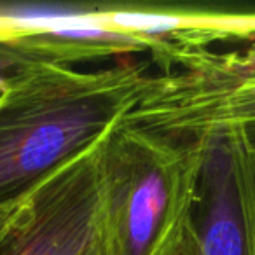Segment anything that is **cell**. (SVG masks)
Here are the masks:
<instances>
[{
    "label": "cell",
    "mask_w": 255,
    "mask_h": 255,
    "mask_svg": "<svg viewBox=\"0 0 255 255\" xmlns=\"http://www.w3.org/2000/svg\"><path fill=\"white\" fill-rule=\"evenodd\" d=\"M149 63L103 70L42 63L0 95V208L21 203L61 166L98 143L138 103Z\"/></svg>",
    "instance_id": "6da1fadb"
},
{
    "label": "cell",
    "mask_w": 255,
    "mask_h": 255,
    "mask_svg": "<svg viewBox=\"0 0 255 255\" xmlns=\"http://www.w3.org/2000/svg\"><path fill=\"white\" fill-rule=\"evenodd\" d=\"M201 143L175 142L121 121L100 142L102 220L107 255H152L192 213Z\"/></svg>",
    "instance_id": "7a4b0ae2"
},
{
    "label": "cell",
    "mask_w": 255,
    "mask_h": 255,
    "mask_svg": "<svg viewBox=\"0 0 255 255\" xmlns=\"http://www.w3.org/2000/svg\"><path fill=\"white\" fill-rule=\"evenodd\" d=\"M100 142L23 199L0 240V255L88 254L100 238L102 220Z\"/></svg>",
    "instance_id": "3957f363"
},
{
    "label": "cell",
    "mask_w": 255,
    "mask_h": 255,
    "mask_svg": "<svg viewBox=\"0 0 255 255\" xmlns=\"http://www.w3.org/2000/svg\"><path fill=\"white\" fill-rule=\"evenodd\" d=\"M192 142L203 152L192 208L199 255H255V152L245 129L213 128Z\"/></svg>",
    "instance_id": "277c9868"
},
{
    "label": "cell",
    "mask_w": 255,
    "mask_h": 255,
    "mask_svg": "<svg viewBox=\"0 0 255 255\" xmlns=\"http://www.w3.org/2000/svg\"><path fill=\"white\" fill-rule=\"evenodd\" d=\"M255 88V35L240 51L206 53L185 67L150 75L142 98L128 116H152Z\"/></svg>",
    "instance_id": "5b68a950"
},
{
    "label": "cell",
    "mask_w": 255,
    "mask_h": 255,
    "mask_svg": "<svg viewBox=\"0 0 255 255\" xmlns=\"http://www.w3.org/2000/svg\"><path fill=\"white\" fill-rule=\"evenodd\" d=\"M124 123L138 126L175 142L191 143L208 129L220 126H247L255 123V88L241 89L198 105L152 114L124 117Z\"/></svg>",
    "instance_id": "8992f818"
},
{
    "label": "cell",
    "mask_w": 255,
    "mask_h": 255,
    "mask_svg": "<svg viewBox=\"0 0 255 255\" xmlns=\"http://www.w3.org/2000/svg\"><path fill=\"white\" fill-rule=\"evenodd\" d=\"M42 63L51 61L32 39L0 37V86Z\"/></svg>",
    "instance_id": "52a82bcc"
},
{
    "label": "cell",
    "mask_w": 255,
    "mask_h": 255,
    "mask_svg": "<svg viewBox=\"0 0 255 255\" xmlns=\"http://www.w3.org/2000/svg\"><path fill=\"white\" fill-rule=\"evenodd\" d=\"M152 255H199L192 213L170 231V234L161 241Z\"/></svg>",
    "instance_id": "ba28073f"
},
{
    "label": "cell",
    "mask_w": 255,
    "mask_h": 255,
    "mask_svg": "<svg viewBox=\"0 0 255 255\" xmlns=\"http://www.w3.org/2000/svg\"><path fill=\"white\" fill-rule=\"evenodd\" d=\"M19 205H21V203L0 208V240L4 238V234L7 233V229L11 227V224L14 222L16 215H18V212H19Z\"/></svg>",
    "instance_id": "9c48e42d"
},
{
    "label": "cell",
    "mask_w": 255,
    "mask_h": 255,
    "mask_svg": "<svg viewBox=\"0 0 255 255\" xmlns=\"http://www.w3.org/2000/svg\"><path fill=\"white\" fill-rule=\"evenodd\" d=\"M245 129V135H247L248 138V143L252 145V149H254L255 152V123L252 124H247V126H241Z\"/></svg>",
    "instance_id": "30bf717a"
},
{
    "label": "cell",
    "mask_w": 255,
    "mask_h": 255,
    "mask_svg": "<svg viewBox=\"0 0 255 255\" xmlns=\"http://www.w3.org/2000/svg\"><path fill=\"white\" fill-rule=\"evenodd\" d=\"M86 255H107L105 254V248H103L102 241H100V238H98V241H96V243L93 245L91 248H89L88 254H86Z\"/></svg>",
    "instance_id": "8fae6325"
},
{
    "label": "cell",
    "mask_w": 255,
    "mask_h": 255,
    "mask_svg": "<svg viewBox=\"0 0 255 255\" xmlns=\"http://www.w3.org/2000/svg\"><path fill=\"white\" fill-rule=\"evenodd\" d=\"M4 86H5V84H2V86H0V95H2V91H4Z\"/></svg>",
    "instance_id": "7c38bea8"
}]
</instances>
